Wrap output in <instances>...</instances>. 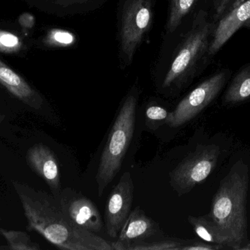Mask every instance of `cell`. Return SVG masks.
<instances>
[{"label":"cell","mask_w":250,"mask_h":250,"mask_svg":"<svg viewBox=\"0 0 250 250\" xmlns=\"http://www.w3.org/2000/svg\"><path fill=\"white\" fill-rule=\"evenodd\" d=\"M32 226L47 240L62 250H113L112 243L74 224L57 198L44 192L35 193L32 204H25Z\"/></svg>","instance_id":"1"},{"label":"cell","mask_w":250,"mask_h":250,"mask_svg":"<svg viewBox=\"0 0 250 250\" xmlns=\"http://www.w3.org/2000/svg\"><path fill=\"white\" fill-rule=\"evenodd\" d=\"M249 170L243 161L234 164L221 181L207 215L228 239V247L242 250L248 242L247 198Z\"/></svg>","instance_id":"2"},{"label":"cell","mask_w":250,"mask_h":250,"mask_svg":"<svg viewBox=\"0 0 250 250\" xmlns=\"http://www.w3.org/2000/svg\"><path fill=\"white\" fill-rule=\"evenodd\" d=\"M138 101V91L132 90L123 101L110 131L95 177L99 197L121 170L133 137Z\"/></svg>","instance_id":"3"},{"label":"cell","mask_w":250,"mask_h":250,"mask_svg":"<svg viewBox=\"0 0 250 250\" xmlns=\"http://www.w3.org/2000/svg\"><path fill=\"white\" fill-rule=\"evenodd\" d=\"M215 25L207 12L200 10L165 76L163 88L182 86L193 75L198 63L208 55Z\"/></svg>","instance_id":"4"},{"label":"cell","mask_w":250,"mask_h":250,"mask_svg":"<svg viewBox=\"0 0 250 250\" xmlns=\"http://www.w3.org/2000/svg\"><path fill=\"white\" fill-rule=\"evenodd\" d=\"M220 154L217 145H200L170 172V186L179 196L189 193L210 176L217 166Z\"/></svg>","instance_id":"5"},{"label":"cell","mask_w":250,"mask_h":250,"mask_svg":"<svg viewBox=\"0 0 250 250\" xmlns=\"http://www.w3.org/2000/svg\"><path fill=\"white\" fill-rule=\"evenodd\" d=\"M230 70L223 69L211 75L191 91L170 113L167 123L177 128L195 118L221 92L230 76Z\"/></svg>","instance_id":"6"},{"label":"cell","mask_w":250,"mask_h":250,"mask_svg":"<svg viewBox=\"0 0 250 250\" xmlns=\"http://www.w3.org/2000/svg\"><path fill=\"white\" fill-rule=\"evenodd\" d=\"M151 0H127L123 8L120 24V41L122 54L130 63L139 44L152 22Z\"/></svg>","instance_id":"7"},{"label":"cell","mask_w":250,"mask_h":250,"mask_svg":"<svg viewBox=\"0 0 250 250\" xmlns=\"http://www.w3.org/2000/svg\"><path fill=\"white\" fill-rule=\"evenodd\" d=\"M134 183L132 175L126 172L111 191L105 210V225L107 234L117 239L132 208Z\"/></svg>","instance_id":"8"},{"label":"cell","mask_w":250,"mask_h":250,"mask_svg":"<svg viewBox=\"0 0 250 250\" xmlns=\"http://www.w3.org/2000/svg\"><path fill=\"white\" fill-rule=\"evenodd\" d=\"M62 209L78 227L91 233H101L104 224L98 207L87 197L71 189H65L57 196Z\"/></svg>","instance_id":"9"},{"label":"cell","mask_w":250,"mask_h":250,"mask_svg":"<svg viewBox=\"0 0 250 250\" xmlns=\"http://www.w3.org/2000/svg\"><path fill=\"white\" fill-rule=\"evenodd\" d=\"M163 234L159 225L138 206L131 211L117 241L112 243L113 250H127L133 244Z\"/></svg>","instance_id":"10"},{"label":"cell","mask_w":250,"mask_h":250,"mask_svg":"<svg viewBox=\"0 0 250 250\" xmlns=\"http://www.w3.org/2000/svg\"><path fill=\"white\" fill-rule=\"evenodd\" d=\"M245 26H250V0H244L216 22L208 55L217 54L239 29Z\"/></svg>","instance_id":"11"},{"label":"cell","mask_w":250,"mask_h":250,"mask_svg":"<svg viewBox=\"0 0 250 250\" xmlns=\"http://www.w3.org/2000/svg\"><path fill=\"white\" fill-rule=\"evenodd\" d=\"M29 159L35 170L48 182L57 196L61 192L60 170L52 151L45 145H37L29 152Z\"/></svg>","instance_id":"12"},{"label":"cell","mask_w":250,"mask_h":250,"mask_svg":"<svg viewBox=\"0 0 250 250\" xmlns=\"http://www.w3.org/2000/svg\"><path fill=\"white\" fill-rule=\"evenodd\" d=\"M0 82L10 92L28 103L32 102V106L36 107L42 102L38 94L32 91L26 82L13 71L7 65L0 60Z\"/></svg>","instance_id":"13"},{"label":"cell","mask_w":250,"mask_h":250,"mask_svg":"<svg viewBox=\"0 0 250 250\" xmlns=\"http://www.w3.org/2000/svg\"><path fill=\"white\" fill-rule=\"evenodd\" d=\"M250 98V64L242 67L235 75L225 92L226 104H236Z\"/></svg>","instance_id":"14"},{"label":"cell","mask_w":250,"mask_h":250,"mask_svg":"<svg viewBox=\"0 0 250 250\" xmlns=\"http://www.w3.org/2000/svg\"><path fill=\"white\" fill-rule=\"evenodd\" d=\"M195 234L204 242L228 247V239L207 216L188 217Z\"/></svg>","instance_id":"15"},{"label":"cell","mask_w":250,"mask_h":250,"mask_svg":"<svg viewBox=\"0 0 250 250\" xmlns=\"http://www.w3.org/2000/svg\"><path fill=\"white\" fill-rule=\"evenodd\" d=\"M198 0H171L167 23V32L172 33L182 23Z\"/></svg>","instance_id":"16"},{"label":"cell","mask_w":250,"mask_h":250,"mask_svg":"<svg viewBox=\"0 0 250 250\" xmlns=\"http://www.w3.org/2000/svg\"><path fill=\"white\" fill-rule=\"evenodd\" d=\"M189 240L179 239H161L151 242L133 244L127 250H183Z\"/></svg>","instance_id":"17"},{"label":"cell","mask_w":250,"mask_h":250,"mask_svg":"<svg viewBox=\"0 0 250 250\" xmlns=\"http://www.w3.org/2000/svg\"><path fill=\"white\" fill-rule=\"evenodd\" d=\"M170 113L160 106L152 105L147 107L146 110V124L149 127L157 128L163 123H167Z\"/></svg>","instance_id":"18"},{"label":"cell","mask_w":250,"mask_h":250,"mask_svg":"<svg viewBox=\"0 0 250 250\" xmlns=\"http://www.w3.org/2000/svg\"><path fill=\"white\" fill-rule=\"evenodd\" d=\"M20 45V41L16 35L0 30V51L12 52L17 51Z\"/></svg>","instance_id":"19"},{"label":"cell","mask_w":250,"mask_h":250,"mask_svg":"<svg viewBox=\"0 0 250 250\" xmlns=\"http://www.w3.org/2000/svg\"><path fill=\"white\" fill-rule=\"evenodd\" d=\"M51 41L63 46L72 45L76 41V37L71 32L62 29H54L50 35Z\"/></svg>","instance_id":"20"},{"label":"cell","mask_w":250,"mask_h":250,"mask_svg":"<svg viewBox=\"0 0 250 250\" xmlns=\"http://www.w3.org/2000/svg\"><path fill=\"white\" fill-rule=\"evenodd\" d=\"M222 245L208 243L207 242H198V241L189 240L185 245L183 250H217L223 249Z\"/></svg>","instance_id":"21"},{"label":"cell","mask_w":250,"mask_h":250,"mask_svg":"<svg viewBox=\"0 0 250 250\" xmlns=\"http://www.w3.org/2000/svg\"><path fill=\"white\" fill-rule=\"evenodd\" d=\"M19 22L22 26H25V27H32L35 24V19L29 13H24L19 18Z\"/></svg>","instance_id":"22"},{"label":"cell","mask_w":250,"mask_h":250,"mask_svg":"<svg viewBox=\"0 0 250 250\" xmlns=\"http://www.w3.org/2000/svg\"><path fill=\"white\" fill-rule=\"evenodd\" d=\"M244 0H227L226 4H225L224 7H223V10H222L221 13H220V16H219L218 19L217 21H218L222 16H224L225 14L228 13V12L230 11L232 8L235 7V6L239 4V3L243 1Z\"/></svg>","instance_id":"23"},{"label":"cell","mask_w":250,"mask_h":250,"mask_svg":"<svg viewBox=\"0 0 250 250\" xmlns=\"http://www.w3.org/2000/svg\"><path fill=\"white\" fill-rule=\"evenodd\" d=\"M213 4H214V10H215V13H214V21L217 22L219 16L224 7L227 0H212Z\"/></svg>","instance_id":"24"},{"label":"cell","mask_w":250,"mask_h":250,"mask_svg":"<svg viewBox=\"0 0 250 250\" xmlns=\"http://www.w3.org/2000/svg\"><path fill=\"white\" fill-rule=\"evenodd\" d=\"M69 4H82V3L87 2V1H93V0H67Z\"/></svg>","instance_id":"25"}]
</instances>
